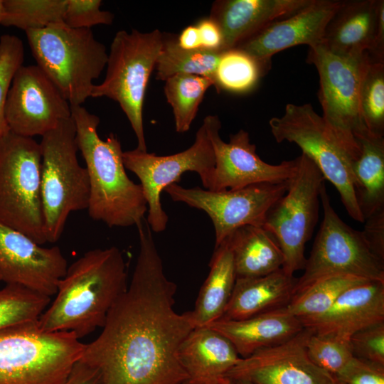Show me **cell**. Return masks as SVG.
<instances>
[{
	"mask_svg": "<svg viewBox=\"0 0 384 384\" xmlns=\"http://www.w3.org/2000/svg\"><path fill=\"white\" fill-rule=\"evenodd\" d=\"M137 228L139 249L130 284L80 360L100 370L102 384H183L178 351L195 328L191 311L174 309L176 285L164 273L152 231L147 222Z\"/></svg>",
	"mask_w": 384,
	"mask_h": 384,
	"instance_id": "6da1fadb",
	"label": "cell"
},
{
	"mask_svg": "<svg viewBox=\"0 0 384 384\" xmlns=\"http://www.w3.org/2000/svg\"><path fill=\"white\" fill-rule=\"evenodd\" d=\"M269 125L277 142H289L299 146L336 188L348 214L364 223L356 200L353 160L327 131L313 107L287 104L284 114L271 118Z\"/></svg>",
	"mask_w": 384,
	"mask_h": 384,
	"instance_id": "30bf717a",
	"label": "cell"
},
{
	"mask_svg": "<svg viewBox=\"0 0 384 384\" xmlns=\"http://www.w3.org/2000/svg\"><path fill=\"white\" fill-rule=\"evenodd\" d=\"M25 33L37 65L70 106L82 105L107 65L104 44L91 28H72L65 23Z\"/></svg>",
	"mask_w": 384,
	"mask_h": 384,
	"instance_id": "277c9868",
	"label": "cell"
},
{
	"mask_svg": "<svg viewBox=\"0 0 384 384\" xmlns=\"http://www.w3.org/2000/svg\"><path fill=\"white\" fill-rule=\"evenodd\" d=\"M9 129L23 137L43 136L71 117L70 105L37 65L16 72L5 106Z\"/></svg>",
	"mask_w": 384,
	"mask_h": 384,
	"instance_id": "9a60e30c",
	"label": "cell"
},
{
	"mask_svg": "<svg viewBox=\"0 0 384 384\" xmlns=\"http://www.w3.org/2000/svg\"><path fill=\"white\" fill-rule=\"evenodd\" d=\"M85 344L69 331H46L38 320L0 330V384H61Z\"/></svg>",
	"mask_w": 384,
	"mask_h": 384,
	"instance_id": "5b68a950",
	"label": "cell"
},
{
	"mask_svg": "<svg viewBox=\"0 0 384 384\" xmlns=\"http://www.w3.org/2000/svg\"><path fill=\"white\" fill-rule=\"evenodd\" d=\"M122 159L125 168L140 181L148 205V225L154 233L163 232L169 221L160 200L165 188L179 181L185 172L194 171L199 175L204 188H210L215 160L208 117L198 129L193 144L184 151L158 156L136 148L123 151Z\"/></svg>",
	"mask_w": 384,
	"mask_h": 384,
	"instance_id": "4fadbf2b",
	"label": "cell"
},
{
	"mask_svg": "<svg viewBox=\"0 0 384 384\" xmlns=\"http://www.w3.org/2000/svg\"><path fill=\"white\" fill-rule=\"evenodd\" d=\"M370 58L375 60L384 61V1L380 0L376 33L371 51Z\"/></svg>",
	"mask_w": 384,
	"mask_h": 384,
	"instance_id": "ee69618b",
	"label": "cell"
},
{
	"mask_svg": "<svg viewBox=\"0 0 384 384\" xmlns=\"http://www.w3.org/2000/svg\"><path fill=\"white\" fill-rule=\"evenodd\" d=\"M1 25L38 30L65 23L66 0H3Z\"/></svg>",
	"mask_w": 384,
	"mask_h": 384,
	"instance_id": "d6a6232c",
	"label": "cell"
},
{
	"mask_svg": "<svg viewBox=\"0 0 384 384\" xmlns=\"http://www.w3.org/2000/svg\"><path fill=\"white\" fill-rule=\"evenodd\" d=\"M223 51L181 48L177 36L163 33V41L155 70L156 79L165 81L178 74L196 75L210 79L214 85L215 71Z\"/></svg>",
	"mask_w": 384,
	"mask_h": 384,
	"instance_id": "f1b7e54d",
	"label": "cell"
},
{
	"mask_svg": "<svg viewBox=\"0 0 384 384\" xmlns=\"http://www.w3.org/2000/svg\"><path fill=\"white\" fill-rule=\"evenodd\" d=\"M122 252L93 249L73 262L60 280L55 298L38 319L46 331H69L78 338L102 327L112 305L127 289Z\"/></svg>",
	"mask_w": 384,
	"mask_h": 384,
	"instance_id": "7a4b0ae2",
	"label": "cell"
},
{
	"mask_svg": "<svg viewBox=\"0 0 384 384\" xmlns=\"http://www.w3.org/2000/svg\"><path fill=\"white\" fill-rule=\"evenodd\" d=\"M0 281H1V278H0Z\"/></svg>",
	"mask_w": 384,
	"mask_h": 384,
	"instance_id": "681fc988",
	"label": "cell"
},
{
	"mask_svg": "<svg viewBox=\"0 0 384 384\" xmlns=\"http://www.w3.org/2000/svg\"><path fill=\"white\" fill-rule=\"evenodd\" d=\"M70 110L89 177V216L110 228L137 227L148 205L142 186L127 174L119 138L110 133L102 139L97 133L100 118L82 105L70 106Z\"/></svg>",
	"mask_w": 384,
	"mask_h": 384,
	"instance_id": "3957f363",
	"label": "cell"
},
{
	"mask_svg": "<svg viewBox=\"0 0 384 384\" xmlns=\"http://www.w3.org/2000/svg\"><path fill=\"white\" fill-rule=\"evenodd\" d=\"M324 218L304 273L297 278L294 294L328 275L348 274L384 282V261L371 250L362 231L344 223L331 206L324 183L320 190Z\"/></svg>",
	"mask_w": 384,
	"mask_h": 384,
	"instance_id": "7c38bea8",
	"label": "cell"
},
{
	"mask_svg": "<svg viewBox=\"0 0 384 384\" xmlns=\"http://www.w3.org/2000/svg\"><path fill=\"white\" fill-rule=\"evenodd\" d=\"M353 163L356 200L364 220L384 208V138L366 132Z\"/></svg>",
	"mask_w": 384,
	"mask_h": 384,
	"instance_id": "83f0119b",
	"label": "cell"
},
{
	"mask_svg": "<svg viewBox=\"0 0 384 384\" xmlns=\"http://www.w3.org/2000/svg\"><path fill=\"white\" fill-rule=\"evenodd\" d=\"M380 0H347L326 25L321 45L343 55L370 54L378 23Z\"/></svg>",
	"mask_w": 384,
	"mask_h": 384,
	"instance_id": "cb8c5ba5",
	"label": "cell"
},
{
	"mask_svg": "<svg viewBox=\"0 0 384 384\" xmlns=\"http://www.w3.org/2000/svg\"><path fill=\"white\" fill-rule=\"evenodd\" d=\"M235 384H253L250 381L245 380H233Z\"/></svg>",
	"mask_w": 384,
	"mask_h": 384,
	"instance_id": "c3c4849f",
	"label": "cell"
},
{
	"mask_svg": "<svg viewBox=\"0 0 384 384\" xmlns=\"http://www.w3.org/2000/svg\"><path fill=\"white\" fill-rule=\"evenodd\" d=\"M360 110L367 131L384 135V61L372 58L366 65L361 83Z\"/></svg>",
	"mask_w": 384,
	"mask_h": 384,
	"instance_id": "e575fe53",
	"label": "cell"
},
{
	"mask_svg": "<svg viewBox=\"0 0 384 384\" xmlns=\"http://www.w3.org/2000/svg\"><path fill=\"white\" fill-rule=\"evenodd\" d=\"M61 384H102V380L98 369L80 359Z\"/></svg>",
	"mask_w": 384,
	"mask_h": 384,
	"instance_id": "7bdbcfd3",
	"label": "cell"
},
{
	"mask_svg": "<svg viewBox=\"0 0 384 384\" xmlns=\"http://www.w3.org/2000/svg\"><path fill=\"white\" fill-rule=\"evenodd\" d=\"M368 281L341 274L321 277L297 291L285 309L300 321L319 316L348 289Z\"/></svg>",
	"mask_w": 384,
	"mask_h": 384,
	"instance_id": "f546056e",
	"label": "cell"
},
{
	"mask_svg": "<svg viewBox=\"0 0 384 384\" xmlns=\"http://www.w3.org/2000/svg\"><path fill=\"white\" fill-rule=\"evenodd\" d=\"M68 262L58 246L44 247L0 223V278L41 294H55Z\"/></svg>",
	"mask_w": 384,
	"mask_h": 384,
	"instance_id": "ac0fdd59",
	"label": "cell"
},
{
	"mask_svg": "<svg viewBox=\"0 0 384 384\" xmlns=\"http://www.w3.org/2000/svg\"><path fill=\"white\" fill-rule=\"evenodd\" d=\"M196 25L198 29L201 48L221 51L223 36L218 24L208 17L201 19Z\"/></svg>",
	"mask_w": 384,
	"mask_h": 384,
	"instance_id": "b9f144b4",
	"label": "cell"
},
{
	"mask_svg": "<svg viewBox=\"0 0 384 384\" xmlns=\"http://www.w3.org/2000/svg\"><path fill=\"white\" fill-rule=\"evenodd\" d=\"M348 342L354 358L384 366V321L357 331Z\"/></svg>",
	"mask_w": 384,
	"mask_h": 384,
	"instance_id": "f35d334b",
	"label": "cell"
},
{
	"mask_svg": "<svg viewBox=\"0 0 384 384\" xmlns=\"http://www.w3.org/2000/svg\"><path fill=\"white\" fill-rule=\"evenodd\" d=\"M177 41L178 46L183 49L197 50L202 48L196 25H190L186 27L180 35L177 36Z\"/></svg>",
	"mask_w": 384,
	"mask_h": 384,
	"instance_id": "f6af8a7d",
	"label": "cell"
},
{
	"mask_svg": "<svg viewBox=\"0 0 384 384\" xmlns=\"http://www.w3.org/2000/svg\"><path fill=\"white\" fill-rule=\"evenodd\" d=\"M4 16V3L3 0H0V24Z\"/></svg>",
	"mask_w": 384,
	"mask_h": 384,
	"instance_id": "bcb514c9",
	"label": "cell"
},
{
	"mask_svg": "<svg viewBox=\"0 0 384 384\" xmlns=\"http://www.w3.org/2000/svg\"><path fill=\"white\" fill-rule=\"evenodd\" d=\"M306 351L314 364L336 377L354 358L348 341L317 335L313 331L306 342Z\"/></svg>",
	"mask_w": 384,
	"mask_h": 384,
	"instance_id": "d590c367",
	"label": "cell"
},
{
	"mask_svg": "<svg viewBox=\"0 0 384 384\" xmlns=\"http://www.w3.org/2000/svg\"><path fill=\"white\" fill-rule=\"evenodd\" d=\"M297 278L282 268L255 277L236 278L220 319L240 320L285 308L291 300Z\"/></svg>",
	"mask_w": 384,
	"mask_h": 384,
	"instance_id": "d4e9b609",
	"label": "cell"
},
{
	"mask_svg": "<svg viewBox=\"0 0 384 384\" xmlns=\"http://www.w3.org/2000/svg\"><path fill=\"white\" fill-rule=\"evenodd\" d=\"M301 321L315 334L348 341L357 331L384 321V282L351 287L325 313Z\"/></svg>",
	"mask_w": 384,
	"mask_h": 384,
	"instance_id": "ffe728a7",
	"label": "cell"
},
{
	"mask_svg": "<svg viewBox=\"0 0 384 384\" xmlns=\"http://www.w3.org/2000/svg\"><path fill=\"white\" fill-rule=\"evenodd\" d=\"M311 332L304 327L282 343L241 358L225 377L253 384H341L309 358L306 342Z\"/></svg>",
	"mask_w": 384,
	"mask_h": 384,
	"instance_id": "e0dca14e",
	"label": "cell"
},
{
	"mask_svg": "<svg viewBox=\"0 0 384 384\" xmlns=\"http://www.w3.org/2000/svg\"><path fill=\"white\" fill-rule=\"evenodd\" d=\"M209 134L215 154V169L210 191L235 190L262 183L288 181L294 175L297 158L270 164L260 159L249 133L240 129L225 142L219 134L221 122L217 115H207Z\"/></svg>",
	"mask_w": 384,
	"mask_h": 384,
	"instance_id": "2e32d148",
	"label": "cell"
},
{
	"mask_svg": "<svg viewBox=\"0 0 384 384\" xmlns=\"http://www.w3.org/2000/svg\"><path fill=\"white\" fill-rule=\"evenodd\" d=\"M205 326L226 337L241 358L282 343L304 328L285 308L240 320L220 319Z\"/></svg>",
	"mask_w": 384,
	"mask_h": 384,
	"instance_id": "603a6c76",
	"label": "cell"
},
{
	"mask_svg": "<svg viewBox=\"0 0 384 384\" xmlns=\"http://www.w3.org/2000/svg\"><path fill=\"white\" fill-rule=\"evenodd\" d=\"M297 161L286 193L268 210L262 225L277 239L284 255L282 269L290 274L304 268L305 245L318 222L320 190L326 180L305 154Z\"/></svg>",
	"mask_w": 384,
	"mask_h": 384,
	"instance_id": "8fae6325",
	"label": "cell"
},
{
	"mask_svg": "<svg viewBox=\"0 0 384 384\" xmlns=\"http://www.w3.org/2000/svg\"><path fill=\"white\" fill-rule=\"evenodd\" d=\"M209 267V274L200 289L194 309L191 311L195 328L220 319L232 294L237 277L227 238L214 248Z\"/></svg>",
	"mask_w": 384,
	"mask_h": 384,
	"instance_id": "4316f807",
	"label": "cell"
},
{
	"mask_svg": "<svg viewBox=\"0 0 384 384\" xmlns=\"http://www.w3.org/2000/svg\"><path fill=\"white\" fill-rule=\"evenodd\" d=\"M311 0H219L209 17L220 28L221 51L235 48L271 23L296 13Z\"/></svg>",
	"mask_w": 384,
	"mask_h": 384,
	"instance_id": "44dd1931",
	"label": "cell"
},
{
	"mask_svg": "<svg viewBox=\"0 0 384 384\" xmlns=\"http://www.w3.org/2000/svg\"><path fill=\"white\" fill-rule=\"evenodd\" d=\"M336 378L341 384H384V366L353 358Z\"/></svg>",
	"mask_w": 384,
	"mask_h": 384,
	"instance_id": "ab89813d",
	"label": "cell"
},
{
	"mask_svg": "<svg viewBox=\"0 0 384 384\" xmlns=\"http://www.w3.org/2000/svg\"><path fill=\"white\" fill-rule=\"evenodd\" d=\"M164 87L166 100L172 107L175 129L188 132L196 117L199 106L213 81L206 77L178 74L166 80Z\"/></svg>",
	"mask_w": 384,
	"mask_h": 384,
	"instance_id": "4dcf8cb0",
	"label": "cell"
},
{
	"mask_svg": "<svg viewBox=\"0 0 384 384\" xmlns=\"http://www.w3.org/2000/svg\"><path fill=\"white\" fill-rule=\"evenodd\" d=\"M270 63L233 48L222 52L214 78L218 91L243 94L252 90L268 70Z\"/></svg>",
	"mask_w": 384,
	"mask_h": 384,
	"instance_id": "1f68e13d",
	"label": "cell"
},
{
	"mask_svg": "<svg viewBox=\"0 0 384 384\" xmlns=\"http://www.w3.org/2000/svg\"><path fill=\"white\" fill-rule=\"evenodd\" d=\"M227 239L237 278L261 277L282 268V249L275 237L262 226H242Z\"/></svg>",
	"mask_w": 384,
	"mask_h": 384,
	"instance_id": "484cf974",
	"label": "cell"
},
{
	"mask_svg": "<svg viewBox=\"0 0 384 384\" xmlns=\"http://www.w3.org/2000/svg\"><path fill=\"white\" fill-rule=\"evenodd\" d=\"M162 41L163 33L159 29L117 32L110 45L105 78L94 85L91 93L92 97H106L119 105L137 139V149L143 151H147L144 100Z\"/></svg>",
	"mask_w": 384,
	"mask_h": 384,
	"instance_id": "52a82bcc",
	"label": "cell"
},
{
	"mask_svg": "<svg viewBox=\"0 0 384 384\" xmlns=\"http://www.w3.org/2000/svg\"><path fill=\"white\" fill-rule=\"evenodd\" d=\"M76 130L71 117L42 136L41 199L47 242L61 237L72 212L87 210L90 183L77 156Z\"/></svg>",
	"mask_w": 384,
	"mask_h": 384,
	"instance_id": "8992f818",
	"label": "cell"
},
{
	"mask_svg": "<svg viewBox=\"0 0 384 384\" xmlns=\"http://www.w3.org/2000/svg\"><path fill=\"white\" fill-rule=\"evenodd\" d=\"M343 0H311L292 15L274 21L235 48L264 62L277 53L297 45L322 42L327 23Z\"/></svg>",
	"mask_w": 384,
	"mask_h": 384,
	"instance_id": "d6986e66",
	"label": "cell"
},
{
	"mask_svg": "<svg viewBox=\"0 0 384 384\" xmlns=\"http://www.w3.org/2000/svg\"><path fill=\"white\" fill-rule=\"evenodd\" d=\"M100 0H66L65 24L72 28H90L96 25H111L114 14L100 9Z\"/></svg>",
	"mask_w": 384,
	"mask_h": 384,
	"instance_id": "74e56055",
	"label": "cell"
},
{
	"mask_svg": "<svg viewBox=\"0 0 384 384\" xmlns=\"http://www.w3.org/2000/svg\"><path fill=\"white\" fill-rule=\"evenodd\" d=\"M50 297L16 284L0 289V330L38 320Z\"/></svg>",
	"mask_w": 384,
	"mask_h": 384,
	"instance_id": "836d02e7",
	"label": "cell"
},
{
	"mask_svg": "<svg viewBox=\"0 0 384 384\" xmlns=\"http://www.w3.org/2000/svg\"><path fill=\"white\" fill-rule=\"evenodd\" d=\"M363 235L371 250L384 261V208L365 220Z\"/></svg>",
	"mask_w": 384,
	"mask_h": 384,
	"instance_id": "60d3db41",
	"label": "cell"
},
{
	"mask_svg": "<svg viewBox=\"0 0 384 384\" xmlns=\"http://www.w3.org/2000/svg\"><path fill=\"white\" fill-rule=\"evenodd\" d=\"M288 185L289 180L214 191L173 183L164 191L174 201L206 213L213 224L216 247L242 226H262L268 210L284 195Z\"/></svg>",
	"mask_w": 384,
	"mask_h": 384,
	"instance_id": "5bb4252c",
	"label": "cell"
},
{
	"mask_svg": "<svg viewBox=\"0 0 384 384\" xmlns=\"http://www.w3.org/2000/svg\"><path fill=\"white\" fill-rule=\"evenodd\" d=\"M23 58V44L18 37L9 34L0 37V139L9 130L5 106L13 78Z\"/></svg>",
	"mask_w": 384,
	"mask_h": 384,
	"instance_id": "8d00e7d4",
	"label": "cell"
},
{
	"mask_svg": "<svg viewBox=\"0 0 384 384\" xmlns=\"http://www.w3.org/2000/svg\"><path fill=\"white\" fill-rule=\"evenodd\" d=\"M179 361L183 384H220L241 359L232 343L208 326L194 328L181 343Z\"/></svg>",
	"mask_w": 384,
	"mask_h": 384,
	"instance_id": "7402d4cb",
	"label": "cell"
},
{
	"mask_svg": "<svg viewBox=\"0 0 384 384\" xmlns=\"http://www.w3.org/2000/svg\"><path fill=\"white\" fill-rule=\"evenodd\" d=\"M0 223L47 242L41 199V149L10 129L0 139Z\"/></svg>",
	"mask_w": 384,
	"mask_h": 384,
	"instance_id": "ba28073f",
	"label": "cell"
},
{
	"mask_svg": "<svg viewBox=\"0 0 384 384\" xmlns=\"http://www.w3.org/2000/svg\"><path fill=\"white\" fill-rule=\"evenodd\" d=\"M220 384H235V383L231 379L225 377L222 380Z\"/></svg>",
	"mask_w": 384,
	"mask_h": 384,
	"instance_id": "7dc6e473",
	"label": "cell"
},
{
	"mask_svg": "<svg viewBox=\"0 0 384 384\" xmlns=\"http://www.w3.org/2000/svg\"><path fill=\"white\" fill-rule=\"evenodd\" d=\"M307 62L319 76L318 93L321 118L327 131L347 151L353 161L359 156V138L366 132L360 110V88L369 54L339 55L321 43L309 47Z\"/></svg>",
	"mask_w": 384,
	"mask_h": 384,
	"instance_id": "9c48e42d",
	"label": "cell"
}]
</instances>
